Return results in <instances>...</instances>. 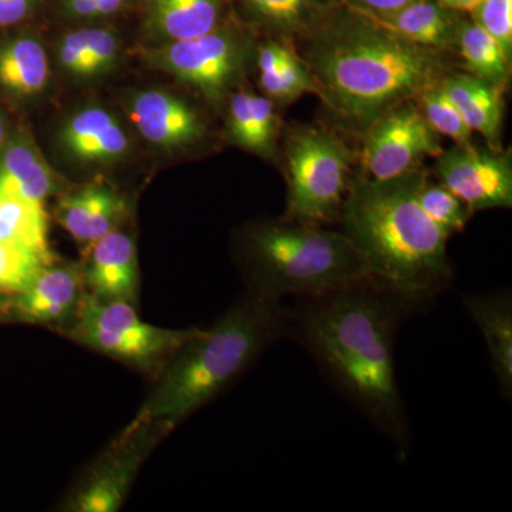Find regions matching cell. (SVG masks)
<instances>
[{
    "label": "cell",
    "instance_id": "6da1fadb",
    "mask_svg": "<svg viewBox=\"0 0 512 512\" xmlns=\"http://www.w3.org/2000/svg\"><path fill=\"white\" fill-rule=\"evenodd\" d=\"M409 302L370 276L309 298L289 309L288 335L311 353L348 402L392 439L410 443L409 421L396 377L394 342Z\"/></svg>",
    "mask_w": 512,
    "mask_h": 512
},
{
    "label": "cell",
    "instance_id": "7a4b0ae2",
    "mask_svg": "<svg viewBox=\"0 0 512 512\" xmlns=\"http://www.w3.org/2000/svg\"><path fill=\"white\" fill-rule=\"evenodd\" d=\"M293 45L319 99L359 134L454 72L448 53L414 45L342 3Z\"/></svg>",
    "mask_w": 512,
    "mask_h": 512
},
{
    "label": "cell",
    "instance_id": "3957f363",
    "mask_svg": "<svg viewBox=\"0 0 512 512\" xmlns=\"http://www.w3.org/2000/svg\"><path fill=\"white\" fill-rule=\"evenodd\" d=\"M416 171L393 180L352 175L340 211V231L362 256L367 274L384 288L426 308L450 288V235L424 214L417 190L426 177Z\"/></svg>",
    "mask_w": 512,
    "mask_h": 512
},
{
    "label": "cell",
    "instance_id": "277c9868",
    "mask_svg": "<svg viewBox=\"0 0 512 512\" xmlns=\"http://www.w3.org/2000/svg\"><path fill=\"white\" fill-rule=\"evenodd\" d=\"M289 309L249 293L210 330L178 350L136 420V426L177 423L220 394L252 362L288 335ZM136 427V429H137Z\"/></svg>",
    "mask_w": 512,
    "mask_h": 512
},
{
    "label": "cell",
    "instance_id": "5b68a950",
    "mask_svg": "<svg viewBox=\"0 0 512 512\" xmlns=\"http://www.w3.org/2000/svg\"><path fill=\"white\" fill-rule=\"evenodd\" d=\"M252 295L281 302L309 298L369 276L342 231L288 218L261 222L245 234Z\"/></svg>",
    "mask_w": 512,
    "mask_h": 512
},
{
    "label": "cell",
    "instance_id": "8992f818",
    "mask_svg": "<svg viewBox=\"0 0 512 512\" xmlns=\"http://www.w3.org/2000/svg\"><path fill=\"white\" fill-rule=\"evenodd\" d=\"M284 151L285 218L315 225L339 221L352 178L349 147L325 128L296 126L286 133Z\"/></svg>",
    "mask_w": 512,
    "mask_h": 512
},
{
    "label": "cell",
    "instance_id": "52a82bcc",
    "mask_svg": "<svg viewBox=\"0 0 512 512\" xmlns=\"http://www.w3.org/2000/svg\"><path fill=\"white\" fill-rule=\"evenodd\" d=\"M200 329H164L144 322L130 302L100 301L84 295L74 315L70 335L77 342L126 362L153 369L163 359H171Z\"/></svg>",
    "mask_w": 512,
    "mask_h": 512
},
{
    "label": "cell",
    "instance_id": "ba28073f",
    "mask_svg": "<svg viewBox=\"0 0 512 512\" xmlns=\"http://www.w3.org/2000/svg\"><path fill=\"white\" fill-rule=\"evenodd\" d=\"M251 39L231 19L205 35L144 50V62L220 101L234 92L252 59Z\"/></svg>",
    "mask_w": 512,
    "mask_h": 512
},
{
    "label": "cell",
    "instance_id": "9c48e42d",
    "mask_svg": "<svg viewBox=\"0 0 512 512\" xmlns=\"http://www.w3.org/2000/svg\"><path fill=\"white\" fill-rule=\"evenodd\" d=\"M362 173L386 181L421 170L426 158L443 151L440 136L429 126L416 101L387 111L362 133Z\"/></svg>",
    "mask_w": 512,
    "mask_h": 512
},
{
    "label": "cell",
    "instance_id": "30bf717a",
    "mask_svg": "<svg viewBox=\"0 0 512 512\" xmlns=\"http://www.w3.org/2000/svg\"><path fill=\"white\" fill-rule=\"evenodd\" d=\"M436 158L439 183L473 214L512 207V165L503 151L454 144Z\"/></svg>",
    "mask_w": 512,
    "mask_h": 512
},
{
    "label": "cell",
    "instance_id": "8fae6325",
    "mask_svg": "<svg viewBox=\"0 0 512 512\" xmlns=\"http://www.w3.org/2000/svg\"><path fill=\"white\" fill-rule=\"evenodd\" d=\"M128 117L151 146L177 150L194 146L207 133L204 120L190 103L161 89H148L131 97Z\"/></svg>",
    "mask_w": 512,
    "mask_h": 512
},
{
    "label": "cell",
    "instance_id": "7c38bea8",
    "mask_svg": "<svg viewBox=\"0 0 512 512\" xmlns=\"http://www.w3.org/2000/svg\"><path fill=\"white\" fill-rule=\"evenodd\" d=\"M84 285L100 301H136L138 289L137 248L133 238L120 229L94 242L84 251Z\"/></svg>",
    "mask_w": 512,
    "mask_h": 512
},
{
    "label": "cell",
    "instance_id": "4fadbf2b",
    "mask_svg": "<svg viewBox=\"0 0 512 512\" xmlns=\"http://www.w3.org/2000/svg\"><path fill=\"white\" fill-rule=\"evenodd\" d=\"M127 215V202L106 184L83 185L57 201V222L84 251L94 242L119 229Z\"/></svg>",
    "mask_w": 512,
    "mask_h": 512
},
{
    "label": "cell",
    "instance_id": "5bb4252c",
    "mask_svg": "<svg viewBox=\"0 0 512 512\" xmlns=\"http://www.w3.org/2000/svg\"><path fill=\"white\" fill-rule=\"evenodd\" d=\"M60 144L70 157L84 164H111L130 153L126 127L103 107H84L64 121Z\"/></svg>",
    "mask_w": 512,
    "mask_h": 512
},
{
    "label": "cell",
    "instance_id": "9a60e30c",
    "mask_svg": "<svg viewBox=\"0 0 512 512\" xmlns=\"http://www.w3.org/2000/svg\"><path fill=\"white\" fill-rule=\"evenodd\" d=\"M232 5V0H144V32L156 45L202 36L231 19Z\"/></svg>",
    "mask_w": 512,
    "mask_h": 512
},
{
    "label": "cell",
    "instance_id": "2e32d148",
    "mask_svg": "<svg viewBox=\"0 0 512 512\" xmlns=\"http://www.w3.org/2000/svg\"><path fill=\"white\" fill-rule=\"evenodd\" d=\"M82 269L73 265L43 266L25 291L16 295L20 318L39 325L62 323L76 315L83 299Z\"/></svg>",
    "mask_w": 512,
    "mask_h": 512
},
{
    "label": "cell",
    "instance_id": "e0dca14e",
    "mask_svg": "<svg viewBox=\"0 0 512 512\" xmlns=\"http://www.w3.org/2000/svg\"><path fill=\"white\" fill-rule=\"evenodd\" d=\"M59 180L28 130L16 131L0 150V194L45 205Z\"/></svg>",
    "mask_w": 512,
    "mask_h": 512
},
{
    "label": "cell",
    "instance_id": "ac0fdd59",
    "mask_svg": "<svg viewBox=\"0 0 512 512\" xmlns=\"http://www.w3.org/2000/svg\"><path fill=\"white\" fill-rule=\"evenodd\" d=\"M64 32L56 45V60L67 76L92 80L110 73L120 59L121 39L106 22L80 23Z\"/></svg>",
    "mask_w": 512,
    "mask_h": 512
},
{
    "label": "cell",
    "instance_id": "d6986e66",
    "mask_svg": "<svg viewBox=\"0 0 512 512\" xmlns=\"http://www.w3.org/2000/svg\"><path fill=\"white\" fill-rule=\"evenodd\" d=\"M466 312L487 345L498 386L505 399L512 396V298L511 292L463 295Z\"/></svg>",
    "mask_w": 512,
    "mask_h": 512
},
{
    "label": "cell",
    "instance_id": "ffe728a7",
    "mask_svg": "<svg viewBox=\"0 0 512 512\" xmlns=\"http://www.w3.org/2000/svg\"><path fill=\"white\" fill-rule=\"evenodd\" d=\"M440 86L470 130L484 137L491 150H501L507 87L484 82L466 72L448 73Z\"/></svg>",
    "mask_w": 512,
    "mask_h": 512
},
{
    "label": "cell",
    "instance_id": "44dd1931",
    "mask_svg": "<svg viewBox=\"0 0 512 512\" xmlns=\"http://www.w3.org/2000/svg\"><path fill=\"white\" fill-rule=\"evenodd\" d=\"M255 64L262 94L276 104H289L305 94L318 96L308 66L292 40L268 37L256 47Z\"/></svg>",
    "mask_w": 512,
    "mask_h": 512
},
{
    "label": "cell",
    "instance_id": "7402d4cb",
    "mask_svg": "<svg viewBox=\"0 0 512 512\" xmlns=\"http://www.w3.org/2000/svg\"><path fill=\"white\" fill-rule=\"evenodd\" d=\"M146 448L131 443L107 456L74 495L70 510L76 512H114L126 500Z\"/></svg>",
    "mask_w": 512,
    "mask_h": 512
},
{
    "label": "cell",
    "instance_id": "603a6c76",
    "mask_svg": "<svg viewBox=\"0 0 512 512\" xmlns=\"http://www.w3.org/2000/svg\"><path fill=\"white\" fill-rule=\"evenodd\" d=\"M461 15L439 0H416L392 15L372 19L414 45L454 55Z\"/></svg>",
    "mask_w": 512,
    "mask_h": 512
},
{
    "label": "cell",
    "instance_id": "cb8c5ba5",
    "mask_svg": "<svg viewBox=\"0 0 512 512\" xmlns=\"http://www.w3.org/2000/svg\"><path fill=\"white\" fill-rule=\"evenodd\" d=\"M50 82L45 45L35 35L22 33L0 43V90L13 99L40 96Z\"/></svg>",
    "mask_w": 512,
    "mask_h": 512
},
{
    "label": "cell",
    "instance_id": "d4e9b609",
    "mask_svg": "<svg viewBox=\"0 0 512 512\" xmlns=\"http://www.w3.org/2000/svg\"><path fill=\"white\" fill-rule=\"evenodd\" d=\"M245 19L264 30L269 37L295 42L308 35L340 0H232Z\"/></svg>",
    "mask_w": 512,
    "mask_h": 512
},
{
    "label": "cell",
    "instance_id": "484cf974",
    "mask_svg": "<svg viewBox=\"0 0 512 512\" xmlns=\"http://www.w3.org/2000/svg\"><path fill=\"white\" fill-rule=\"evenodd\" d=\"M456 55L460 57L464 72L471 76L495 86L507 87L510 83L511 60L497 40L466 13L458 23Z\"/></svg>",
    "mask_w": 512,
    "mask_h": 512
},
{
    "label": "cell",
    "instance_id": "4316f807",
    "mask_svg": "<svg viewBox=\"0 0 512 512\" xmlns=\"http://www.w3.org/2000/svg\"><path fill=\"white\" fill-rule=\"evenodd\" d=\"M0 241L53 258L45 205L0 194Z\"/></svg>",
    "mask_w": 512,
    "mask_h": 512
},
{
    "label": "cell",
    "instance_id": "83f0119b",
    "mask_svg": "<svg viewBox=\"0 0 512 512\" xmlns=\"http://www.w3.org/2000/svg\"><path fill=\"white\" fill-rule=\"evenodd\" d=\"M417 201L421 210L434 224L439 225L448 235L464 231L473 212L443 184L433 183L424 177L417 190Z\"/></svg>",
    "mask_w": 512,
    "mask_h": 512
},
{
    "label": "cell",
    "instance_id": "f1b7e54d",
    "mask_svg": "<svg viewBox=\"0 0 512 512\" xmlns=\"http://www.w3.org/2000/svg\"><path fill=\"white\" fill-rule=\"evenodd\" d=\"M416 103L424 119L439 136L450 137L457 146L473 144V131L467 126L453 101L448 99L447 94L441 89L440 83L420 94Z\"/></svg>",
    "mask_w": 512,
    "mask_h": 512
},
{
    "label": "cell",
    "instance_id": "f546056e",
    "mask_svg": "<svg viewBox=\"0 0 512 512\" xmlns=\"http://www.w3.org/2000/svg\"><path fill=\"white\" fill-rule=\"evenodd\" d=\"M50 262L55 258L0 241V295H19Z\"/></svg>",
    "mask_w": 512,
    "mask_h": 512
},
{
    "label": "cell",
    "instance_id": "4dcf8cb0",
    "mask_svg": "<svg viewBox=\"0 0 512 512\" xmlns=\"http://www.w3.org/2000/svg\"><path fill=\"white\" fill-rule=\"evenodd\" d=\"M470 18L497 40L505 56L512 59V0H481Z\"/></svg>",
    "mask_w": 512,
    "mask_h": 512
},
{
    "label": "cell",
    "instance_id": "1f68e13d",
    "mask_svg": "<svg viewBox=\"0 0 512 512\" xmlns=\"http://www.w3.org/2000/svg\"><path fill=\"white\" fill-rule=\"evenodd\" d=\"M227 136L235 146L254 153V116H252V92L235 90L228 96Z\"/></svg>",
    "mask_w": 512,
    "mask_h": 512
},
{
    "label": "cell",
    "instance_id": "d6a6232c",
    "mask_svg": "<svg viewBox=\"0 0 512 512\" xmlns=\"http://www.w3.org/2000/svg\"><path fill=\"white\" fill-rule=\"evenodd\" d=\"M136 3L137 0H56L60 15L74 23L106 22Z\"/></svg>",
    "mask_w": 512,
    "mask_h": 512
},
{
    "label": "cell",
    "instance_id": "836d02e7",
    "mask_svg": "<svg viewBox=\"0 0 512 512\" xmlns=\"http://www.w3.org/2000/svg\"><path fill=\"white\" fill-rule=\"evenodd\" d=\"M42 0H0V30L15 28L36 15Z\"/></svg>",
    "mask_w": 512,
    "mask_h": 512
},
{
    "label": "cell",
    "instance_id": "e575fe53",
    "mask_svg": "<svg viewBox=\"0 0 512 512\" xmlns=\"http://www.w3.org/2000/svg\"><path fill=\"white\" fill-rule=\"evenodd\" d=\"M416 0H340L342 5L369 18H384Z\"/></svg>",
    "mask_w": 512,
    "mask_h": 512
},
{
    "label": "cell",
    "instance_id": "d590c367",
    "mask_svg": "<svg viewBox=\"0 0 512 512\" xmlns=\"http://www.w3.org/2000/svg\"><path fill=\"white\" fill-rule=\"evenodd\" d=\"M439 2L456 12L470 13L481 0H439Z\"/></svg>",
    "mask_w": 512,
    "mask_h": 512
},
{
    "label": "cell",
    "instance_id": "8d00e7d4",
    "mask_svg": "<svg viewBox=\"0 0 512 512\" xmlns=\"http://www.w3.org/2000/svg\"><path fill=\"white\" fill-rule=\"evenodd\" d=\"M9 131H8V123H6L5 116H3L2 111H0V150H2L3 146H5L6 140H8Z\"/></svg>",
    "mask_w": 512,
    "mask_h": 512
},
{
    "label": "cell",
    "instance_id": "74e56055",
    "mask_svg": "<svg viewBox=\"0 0 512 512\" xmlns=\"http://www.w3.org/2000/svg\"><path fill=\"white\" fill-rule=\"evenodd\" d=\"M2 305H3V299H2V295H0V309H2Z\"/></svg>",
    "mask_w": 512,
    "mask_h": 512
}]
</instances>
